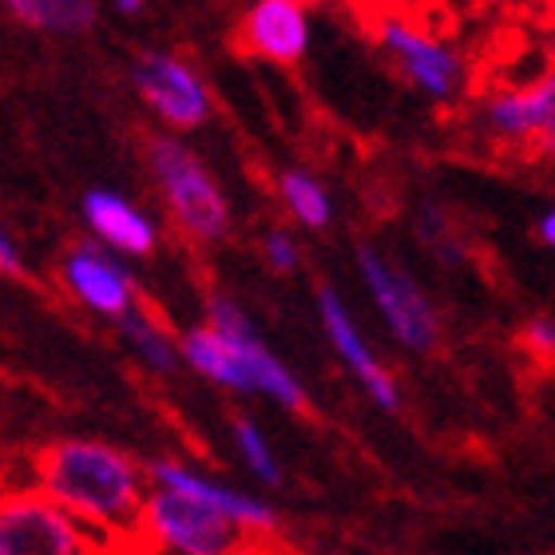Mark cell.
<instances>
[{
  "mask_svg": "<svg viewBox=\"0 0 555 555\" xmlns=\"http://www.w3.org/2000/svg\"><path fill=\"white\" fill-rule=\"evenodd\" d=\"M262 258H267V267L274 270V274H294V270L301 267L298 243H294V234L282 231V227L262 234Z\"/></svg>",
  "mask_w": 555,
  "mask_h": 555,
  "instance_id": "44dd1931",
  "label": "cell"
},
{
  "mask_svg": "<svg viewBox=\"0 0 555 555\" xmlns=\"http://www.w3.org/2000/svg\"><path fill=\"white\" fill-rule=\"evenodd\" d=\"M131 83H135L139 100L151 107V116L175 135L198 131L215 112L207 80L175 52H159V48L139 52L131 64Z\"/></svg>",
  "mask_w": 555,
  "mask_h": 555,
  "instance_id": "52a82bcc",
  "label": "cell"
},
{
  "mask_svg": "<svg viewBox=\"0 0 555 555\" xmlns=\"http://www.w3.org/2000/svg\"><path fill=\"white\" fill-rule=\"evenodd\" d=\"M60 286L80 301L83 310L100 313L107 322H119L124 313L139 306L128 267L119 262L116 250L100 243H76L60 258Z\"/></svg>",
  "mask_w": 555,
  "mask_h": 555,
  "instance_id": "9c48e42d",
  "label": "cell"
},
{
  "mask_svg": "<svg viewBox=\"0 0 555 555\" xmlns=\"http://www.w3.org/2000/svg\"><path fill=\"white\" fill-rule=\"evenodd\" d=\"M358 274L370 289V301L382 313L385 330L413 353H428L440 341V318L428 294L413 282L405 267L385 258L377 246H358Z\"/></svg>",
  "mask_w": 555,
  "mask_h": 555,
  "instance_id": "8992f818",
  "label": "cell"
},
{
  "mask_svg": "<svg viewBox=\"0 0 555 555\" xmlns=\"http://www.w3.org/2000/svg\"><path fill=\"white\" fill-rule=\"evenodd\" d=\"M207 322L231 341L234 358H238L246 382H250V393L270 397L278 409H289V413H301V409H306V389H301V382L286 370V361L278 358L274 349L258 337L255 325L246 322V313L238 301L215 294V298L207 301Z\"/></svg>",
  "mask_w": 555,
  "mask_h": 555,
  "instance_id": "ba28073f",
  "label": "cell"
},
{
  "mask_svg": "<svg viewBox=\"0 0 555 555\" xmlns=\"http://www.w3.org/2000/svg\"><path fill=\"white\" fill-rule=\"evenodd\" d=\"M179 346H183V365H191L198 377H207L210 385L231 389V393H250V382H246L243 365L234 358L231 341H227L210 322L191 325V330L179 337Z\"/></svg>",
  "mask_w": 555,
  "mask_h": 555,
  "instance_id": "9a60e30c",
  "label": "cell"
},
{
  "mask_svg": "<svg viewBox=\"0 0 555 555\" xmlns=\"http://www.w3.org/2000/svg\"><path fill=\"white\" fill-rule=\"evenodd\" d=\"M532 95V116H535V143L532 151L555 155V68H544L540 76L528 80Z\"/></svg>",
  "mask_w": 555,
  "mask_h": 555,
  "instance_id": "ffe728a7",
  "label": "cell"
},
{
  "mask_svg": "<svg viewBox=\"0 0 555 555\" xmlns=\"http://www.w3.org/2000/svg\"><path fill=\"white\" fill-rule=\"evenodd\" d=\"M274 186H278V198H282V210H286L298 227H306V231H325V227L334 222V198H330L325 183L313 171H306V167H286V171H278Z\"/></svg>",
  "mask_w": 555,
  "mask_h": 555,
  "instance_id": "e0dca14e",
  "label": "cell"
},
{
  "mask_svg": "<svg viewBox=\"0 0 555 555\" xmlns=\"http://www.w3.org/2000/svg\"><path fill=\"white\" fill-rule=\"evenodd\" d=\"M139 540L163 555H238L250 532L183 492L151 485Z\"/></svg>",
  "mask_w": 555,
  "mask_h": 555,
  "instance_id": "5b68a950",
  "label": "cell"
},
{
  "mask_svg": "<svg viewBox=\"0 0 555 555\" xmlns=\"http://www.w3.org/2000/svg\"><path fill=\"white\" fill-rule=\"evenodd\" d=\"M540 52H544L547 68H555V12L540 24Z\"/></svg>",
  "mask_w": 555,
  "mask_h": 555,
  "instance_id": "d4e9b609",
  "label": "cell"
},
{
  "mask_svg": "<svg viewBox=\"0 0 555 555\" xmlns=\"http://www.w3.org/2000/svg\"><path fill=\"white\" fill-rule=\"evenodd\" d=\"M151 473V485L155 488H171V492H183V496L198 500V504H207V508L222 512L227 520H234L238 528H246L250 535H267L278 528V516L270 508L267 500L250 496V492H238V488L222 485L215 476L198 473L191 464H179V461H151L147 464Z\"/></svg>",
  "mask_w": 555,
  "mask_h": 555,
  "instance_id": "8fae6325",
  "label": "cell"
},
{
  "mask_svg": "<svg viewBox=\"0 0 555 555\" xmlns=\"http://www.w3.org/2000/svg\"><path fill=\"white\" fill-rule=\"evenodd\" d=\"M116 4V12H124V16H139L143 12V0H112Z\"/></svg>",
  "mask_w": 555,
  "mask_h": 555,
  "instance_id": "4316f807",
  "label": "cell"
},
{
  "mask_svg": "<svg viewBox=\"0 0 555 555\" xmlns=\"http://www.w3.org/2000/svg\"><path fill=\"white\" fill-rule=\"evenodd\" d=\"M80 219L95 234V243L124 258H147L155 250V243H159L155 222L135 203H128V198L107 191V186H95V191H88L80 198Z\"/></svg>",
  "mask_w": 555,
  "mask_h": 555,
  "instance_id": "4fadbf2b",
  "label": "cell"
},
{
  "mask_svg": "<svg viewBox=\"0 0 555 555\" xmlns=\"http://www.w3.org/2000/svg\"><path fill=\"white\" fill-rule=\"evenodd\" d=\"M552 4H555V0H552Z\"/></svg>",
  "mask_w": 555,
  "mask_h": 555,
  "instance_id": "83f0119b",
  "label": "cell"
},
{
  "mask_svg": "<svg viewBox=\"0 0 555 555\" xmlns=\"http://www.w3.org/2000/svg\"><path fill=\"white\" fill-rule=\"evenodd\" d=\"M28 485L107 540H135L151 473L107 440H52L28 456Z\"/></svg>",
  "mask_w": 555,
  "mask_h": 555,
  "instance_id": "6da1fadb",
  "label": "cell"
},
{
  "mask_svg": "<svg viewBox=\"0 0 555 555\" xmlns=\"http://www.w3.org/2000/svg\"><path fill=\"white\" fill-rule=\"evenodd\" d=\"M112 540L92 532L40 488H9L0 500V555H107Z\"/></svg>",
  "mask_w": 555,
  "mask_h": 555,
  "instance_id": "277c9868",
  "label": "cell"
},
{
  "mask_svg": "<svg viewBox=\"0 0 555 555\" xmlns=\"http://www.w3.org/2000/svg\"><path fill=\"white\" fill-rule=\"evenodd\" d=\"M473 4L485 12H496V16H508V21H540V24L555 12L552 0H473Z\"/></svg>",
  "mask_w": 555,
  "mask_h": 555,
  "instance_id": "603a6c76",
  "label": "cell"
},
{
  "mask_svg": "<svg viewBox=\"0 0 555 555\" xmlns=\"http://www.w3.org/2000/svg\"><path fill=\"white\" fill-rule=\"evenodd\" d=\"M231 433H234V449H238L246 468H250L262 485H278V480H282V468H278V456H274V449H270L267 433H262L250 416H234Z\"/></svg>",
  "mask_w": 555,
  "mask_h": 555,
  "instance_id": "d6986e66",
  "label": "cell"
},
{
  "mask_svg": "<svg viewBox=\"0 0 555 555\" xmlns=\"http://www.w3.org/2000/svg\"><path fill=\"white\" fill-rule=\"evenodd\" d=\"M373 40L393 60V68L413 83L416 92L440 107H456L468 92V60L461 48H452L428 24L401 16V12H382L373 21Z\"/></svg>",
  "mask_w": 555,
  "mask_h": 555,
  "instance_id": "3957f363",
  "label": "cell"
},
{
  "mask_svg": "<svg viewBox=\"0 0 555 555\" xmlns=\"http://www.w3.org/2000/svg\"><path fill=\"white\" fill-rule=\"evenodd\" d=\"M520 346L528 349L535 361L555 365V318H528L520 330Z\"/></svg>",
  "mask_w": 555,
  "mask_h": 555,
  "instance_id": "7402d4cb",
  "label": "cell"
},
{
  "mask_svg": "<svg viewBox=\"0 0 555 555\" xmlns=\"http://www.w3.org/2000/svg\"><path fill=\"white\" fill-rule=\"evenodd\" d=\"M0 267L4 274H21V246L12 243V234H0Z\"/></svg>",
  "mask_w": 555,
  "mask_h": 555,
  "instance_id": "cb8c5ba5",
  "label": "cell"
},
{
  "mask_svg": "<svg viewBox=\"0 0 555 555\" xmlns=\"http://www.w3.org/2000/svg\"><path fill=\"white\" fill-rule=\"evenodd\" d=\"M4 9L36 33H88L95 24L92 0H4Z\"/></svg>",
  "mask_w": 555,
  "mask_h": 555,
  "instance_id": "ac0fdd59",
  "label": "cell"
},
{
  "mask_svg": "<svg viewBox=\"0 0 555 555\" xmlns=\"http://www.w3.org/2000/svg\"><path fill=\"white\" fill-rule=\"evenodd\" d=\"M147 171L159 186L175 231L198 246H215L231 234V203L191 143L159 131L147 139Z\"/></svg>",
  "mask_w": 555,
  "mask_h": 555,
  "instance_id": "7a4b0ae2",
  "label": "cell"
},
{
  "mask_svg": "<svg viewBox=\"0 0 555 555\" xmlns=\"http://www.w3.org/2000/svg\"><path fill=\"white\" fill-rule=\"evenodd\" d=\"M238 48L270 64H298L310 48L306 0H250L238 21Z\"/></svg>",
  "mask_w": 555,
  "mask_h": 555,
  "instance_id": "7c38bea8",
  "label": "cell"
},
{
  "mask_svg": "<svg viewBox=\"0 0 555 555\" xmlns=\"http://www.w3.org/2000/svg\"><path fill=\"white\" fill-rule=\"evenodd\" d=\"M476 124L485 131L488 143L508 151H532L535 143V116H532V95L528 80L524 83H500L480 100Z\"/></svg>",
  "mask_w": 555,
  "mask_h": 555,
  "instance_id": "5bb4252c",
  "label": "cell"
},
{
  "mask_svg": "<svg viewBox=\"0 0 555 555\" xmlns=\"http://www.w3.org/2000/svg\"><path fill=\"white\" fill-rule=\"evenodd\" d=\"M540 238L555 250V207L544 210V219H540Z\"/></svg>",
  "mask_w": 555,
  "mask_h": 555,
  "instance_id": "484cf974",
  "label": "cell"
},
{
  "mask_svg": "<svg viewBox=\"0 0 555 555\" xmlns=\"http://www.w3.org/2000/svg\"><path fill=\"white\" fill-rule=\"evenodd\" d=\"M116 330H119V337H124L128 353L139 361V370L155 373V377H171V373L179 370V361H183V346L163 330L159 318H155L151 310L135 306L131 313L119 318Z\"/></svg>",
  "mask_w": 555,
  "mask_h": 555,
  "instance_id": "2e32d148",
  "label": "cell"
},
{
  "mask_svg": "<svg viewBox=\"0 0 555 555\" xmlns=\"http://www.w3.org/2000/svg\"><path fill=\"white\" fill-rule=\"evenodd\" d=\"M318 318H322V330H325V337H330L334 353L341 358V365L358 377L361 389L373 397V405L385 409V413H393V409L401 405V389H397L393 373L377 361L373 346L365 341V334H361L353 310H349L346 298H341L334 286H318Z\"/></svg>",
  "mask_w": 555,
  "mask_h": 555,
  "instance_id": "30bf717a",
  "label": "cell"
}]
</instances>
